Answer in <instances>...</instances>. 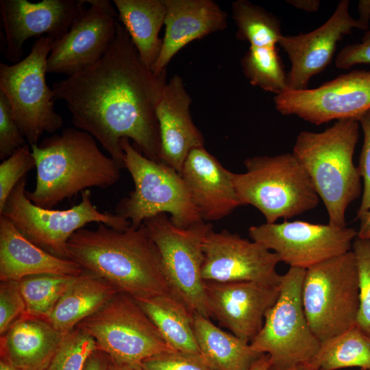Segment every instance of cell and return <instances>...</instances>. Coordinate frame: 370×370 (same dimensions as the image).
<instances>
[{"instance_id":"1","label":"cell","mask_w":370,"mask_h":370,"mask_svg":"<svg viewBox=\"0 0 370 370\" xmlns=\"http://www.w3.org/2000/svg\"><path fill=\"white\" fill-rule=\"evenodd\" d=\"M166 70L155 73L141 61L123 25L101 59L52 85L75 128L90 134L121 168L120 142L128 138L144 156L160 162L156 109L166 84Z\"/></svg>"},{"instance_id":"2","label":"cell","mask_w":370,"mask_h":370,"mask_svg":"<svg viewBox=\"0 0 370 370\" xmlns=\"http://www.w3.org/2000/svg\"><path fill=\"white\" fill-rule=\"evenodd\" d=\"M68 258L135 299L171 294L160 251L144 223L119 230L103 223L81 228L67 243Z\"/></svg>"},{"instance_id":"3","label":"cell","mask_w":370,"mask_h":370,"mask_svg":"<svg viewBox=\"0 0 370 370\" xmlns=\"http://www.w3.org/2000/svg\"><path fill=\"white\" fill-rule=\"evenodd\" d=\"M31 148L36 178L26 195L42 208H52L89 188H109L121 177L120 165L100 150L90 134L77 128H65Z\"/></svg>"},{"instance_id":"4","label":"cell","mask_w":370,"mask_h":370,"mask_svg":"<svg viewBox=\"0 0 370 370\" xmlns=\"http://www.w3.org/2000/svg\"><path fill=\"white\" fill-rule=\"evenodd\" d=\"M355 119L336 121L321 132L301 131L293 149L326 208L328 223L346 226L347 208L361 193L353 156L359 138Z\"/></svg>"},{"instance_id":"5","label":"cell","mask_w":370,"mask_h":370,"mask_svg":"<svg viewBox=\"0 0 370 370\" xmlns=\"http://www.w3.org/2000/svg\"><path fill=\"white\" fill-rule=\"evenodd\" d=\"M243 163L245 172L232 173L237 195L243 206L257 208L266 223L292 218L317 206L319 197L293 153L254 156Z\"/></svg>"},{"instance_id":"6","label":"cell","mask_w":370,"mask_h":370,"mask_svg":"<svg viewBox=\"0 0 370 370\" xmlns=\"http://www.w3.org/2000/svg\"><path fill=\"white\" fill-rule=\"evenodd\" d=\"M124 168L132 176L134 188L116 205L115 214L138 227L160 213H169L177 227H188L201 221L181 175L162 162L144 156L128 138L120 142Z\"/></svg>"},{"instance_id":"7","label":"cell","mask_w":370,"mask_h":370,"mask_svg":"<svg viewBox=\"0 0 370 370\" xmlns=\"http://www.w3.org/2000/svg\"><path fill=\"white\" fill-rule=\"evenodd\" d=\"M301 296L308 324L320 342L355 325L359 285L353 251L306 269Z\"/></svg>"},{"instance_id":"8","label":"cell","mask_w":370,"mask_h":370,"mask_svg":"<svg viewBox=\"0 0 370 370\" xmlns=\"http://www.w3.org/2000/svg\"><path fill=\"white\" fill-rule=\"evenodd\" d=\"M27 176L9 195L0 215L7 217L27 239L54 256L68 258L67 243L75 232L92 222L125 230L130 222L108 212H101L92 201V193H82L80 203L66 210L38 206L26 195Z\"/></svg>"},{"instance_id":"9","label":"cell","mask_w":370,"mask_h":370,"mask_svg":"<svg viewBox=\"0 0 370 370\" xmlns=\"http://www.w3.org/2000/svg\"><path fill=\"white\" fill-rule=\"evenodd\" d=\"M55 40L40 37L29 53L13 64H0V91L8 99L13 115L30 146L45 132L62 127L63 119L54 109L55 95L46 82L47 61Z\"/></svg>"},{"instance_id":"10","label":"cell","mask_w":370,"mask_h":370,"mask_svg":"<svg viewBox=\"0 0 370 370\" xmlns=\"http://www.w3.org/2000/svg\"><path fill=\"white\" fill-rule=\"evenodd\" d=\"M305 273V269L290 267L282 275L279 297L250 343L254 350L269 356L273 368L308 363L319 349L321 342L308 324L302 304Z\"/></svg>"},{"instance_id":"11","label":"cell","mask_w":370,"mask_h":370,"mask_svg":"<svg viewBox=\"0 0 370 370\" xmlns=\"http://www.w3.org/2000/svg\"><path fill=\"white\" fill-rule=\"evenodd\" d=\"M77 327L90 334L97 349L119 365H140L147 358L173 351L136 301L121 292Z\"/></svg>"},{"instance_id":"12","label":"cell","mask_w":370,"mask_h":370,"mask_svg":"<svg viewBox=\"0 0 370 370\" xmlns=\"http://www.w3.org/2000/svg\"><path fill=\"white\" fill-rule=\"evenodd\" d=\"M143 223L160 251L171 294L193 314L211 318L201 268L204 239L212 225L201 221L186 228L178 227L165 213L150 217Z\"/></svg>"},{"instance_id":"13","label":"cell","mask_w":370,"mask_h":370,"mask_svg":"<svg viewBox=\"0 0 370 370\" xmlns=\"http://www.w3.org/2000/svg\"><path fill=\"white\" fill-rule=\"evenodd\" d=\"M251 240L278 255L290 267L308 269L352 250L358 231L347 226L284 221L249 228Z\"/></svg>"},{"instance_id":"14","label":"cell","mask_w":370,"mask_h":370,"mask_svg":"<svg viewBox=\"0 0 370 370\" xmlns=\"http://www.w3.org/2000/svg\"><path fill=\"white\" fill-rule=\"evenodd\" d=\"M276 110L319 125L357 119L370 110V71L353 70L316 88L288 90L273 98Z\"/></svg>"},{"instance_id":"15","label":"cell","mask_w":370,"mask_h":370,"mask_svg":"<svg viewBox=\"0 0 370 370\" xmlns=\"http://www.w3.org/2000/svg\"><path fill=\"white\" fill-rule=\"evenodd\" d=\"M204 281L253 282L279 286L282 275L276 271L278 255L260 243L227 230L212 229L203 242Z\"/></svg>"},{"instance_id":"16","label":"cell","mask_w":370,"mask_h":370,"mask_svg":"<svg viewBox=\"0 0 370 370\" xmlns=\"http://www.w3.org/2000/svg\"><path fill=\"white\" fill-rule=\"evenodd\" d=\"M86 0H1L0 13L5 32V58L13 64L22 60L23 45L33 36L55 40L68 32L84 10Z\"/></svg>"},{"instance_id":"17","label":"cell","mask_w":370,"mask_h":370,"mask_svg":"<svg viewBox=\"0 0 370 370\" xmlns=\"http://www.w3.org/2000/svg\"><path fill=\"white\" fill-rule=\"evenodd\" d=\"M205 292L210 317L250 343L262 329L267 312L276 302L280 286L205 281Z\"/></svg>"},{"instance_id":"18","label":"cell","mask_w":370,"mask_h":370,"mask_svg":"<svg viewBox=\"0 0 370 370\" xmlns=\"http://www.w3.org/2000/svg\"><path fill=\"white\" fill-rule=\"evenodd\" d=\"M349 5L348 0L339 1L327 21L308 33L282 36L278 45L291 63L287 73L288 90L307 89L310 79L330 64L337 43L353 29H359Z\"/></svg>"},{"instance_id":"19","label":"cell","mask_w":370,"mask_h":370,"mask_svg":"<svg viewBox=\"0 0 370 370\" xmlns=\"http://www.w3.org/2000/svg\"><path fill=\"white\" fill-rule=\"evenodd\" d=\"M117 22L97 7L84 9L68 32L54 41L47 72L71 76L97 63L109 48Z\"/></svg>"},{"instance_id":"20","label":"cell","mask_w":370,"mask_h":370,"mask_svg":"<svg viewBox=\"0 0 370 370\" xmlns=\"http://www.w3.org/2000/svg\"><path fill=\"white\" fill-rule=\"evenodd\" d=\"M232 173L204 147L187 156L180 175L203 221L221 219L243 206Z\"/></svg>"},{"instance_id":"21","label":"cell","mask_w":370,"mask_h":370,"mask_svg":"<svg viewBox=\"0 0 370 370\" xmlns=\"http://www.w3.org/2000/svg\"><path fill=\"white\" fill-rule=\"evenodd\" d=\"M191 103L183 79L175 75L166 83L156 109L160 138V162L180 174L190 151L204 147L203 135L190 115Z\"/></svg>"},{"instance_id":"22","label":"cell","mask_w":370,"mask_h":370,"mask_svg":"<svg viewBox=\"0 0 370 370\" xmlns=\"http://www.w3.org/2000/svg\"><path fill=\"white\" fill-rule=\"evenodd\" d=\"M165 32L162 49L152 71L160 73L190 42L227 26V14L212 0H165Z\"/></svg>"},{"instance_id":"23","label":"cell","mask_w":370,"mask_h":370,"mask_svg":"<svg viewBox=\"0 0 370 370\" xmlns=\"http://www.w3.org/2000/svg\"><path fill=\"white\" fill-rule=\"evenodd\" d=\"M83 269L74 261L45 251L27 239L5 216L0 215V280L34 275H79Z\"/></svg>"},{"instance_id":"24","label":"cell","mask_w":370,"mask_h":370,"mask_svg":"<svg viewBox=\"0 0 370 370\" xmlns=\"http://www.w3.org/2000/svg\"><path fill=\"white\" fill-rule=\"evenodd\" d=\"M65 335L47 319L25 312L1 336V360L23 370H45Z\"/></svg>"},{"instance_id":"25","label":"cell","mask_w":370,"mask_h":370,"mask_svg":"<svg viewBox=\"0 0 370 370\" xmlns=\"http://www.w3.org/2000/svg\"><path fill=\"white\" fill-rule=\"evenodd\" d=\"M117 20L127 30L143 64L152 70L160 56L164 25L165 0H114Z\"/></svg>"},{"instance_id":"26","label":"cell","mask_w":370,"mask_h":370,"mask_svg":"<svg viewBox=\"0 0 370 370\" xmlns=\"http://www.w3.org/2000/svg\"><path fill=\"white\" fill-rule=\"evenodd\" d=\"M118 293L107 281L84 271L76 277L47 319L58 330L66 334Z\"/></svg>"},{"instance_id":"27","label":"cell","mask_w":370,"mask_h":370,"mask_svg":"<svg viewBox=\"0 0 370 370\" xmlns=\"http://www.w3.org/2000/svg\"><path fill=\"white\" fill-rule=\"evenodd\" d=\"M193 330L201 356L212 370H249L265 354L197 313L193 314Z\"/></svg>"},{"instance_id":"28","label":"cell","mask_w":370,"mask_h":370,"mask_svg":"<svg viewBox=\"0 0 370 370\" xmlns=\"http://www.w3.org/2000/svg\"><path fill=\"white\" fill-rule=\"evenodd\" d=\"M135 300L171 348L201 356L193 330V313L182 301L172 294Z\"/></svg>"},{"instance_id":"29","label":"cell","mask_w":370,"mask_h":370,"mask_svg":"<svg viewBox=\"0 0 370 370\" xmlns=\"http://www.w3.org/2000/svg\"><path fill=\"white\" fill-rule=\"evenodd\" d=\"M314 370L359 367L370 370V336L356 325L323 342L308 362Z\"/></svg>"},{"instance_id":"30","label":"cell","mask_w":370,"mask_h":370,"mask_svg":"<svg viewBox=\"0 0 370 370\" xmlns=\"http://www.w3.org/2000/svg\"><path fill=\"white\" fill-rule=\"evenodd\" d=\"M232 18L237 27L236 37L250 46H276L283 36L279 19L248 0L232 3Z\"/></svg>"},{"instance_id":"31","label":"cell","mask_w":370,"mask_h":370,"mask_svg":"<svg viewBox=\"0 0 370 370\" xmlns=\"http://www.w3.org/2000/svg\"><path fill=\"white\" fill-rule=\"evenodd\" d=\"M241 64L244 75L252 86L275 95L288 90L287 73L276 46H249Z\"/></svg>"},{"instance_id":"32","label":"cell","mask_w":370,"mask_h":370,"mask_svg":"<svg viewBox=\"0 0 370 370\" xmlns=\"http://www.w3.org/2000/svg\"><path fill=\"white\" fill-rule=\"evenodd\" d=\"M77 275L39 274L19 281L26 313L47 318Z\"/></svg>"},{"instance_id":"33","label":"cell","mask_w":370,"mask_h":370,"mask_svg":"<svg viewBox=\"0 0 370 370\" xmlns=\"http://www.w3.org/2000/svg\"><path fill=\"white\" fill-rule=\"evenodd\" d=\"M97 345L94 338L77 327L67 333L45 370H83Z\"/></svg>"},{"instance_id":"34","label":"cell","mask_w":370,"mask_h":370,"mask_svg":"<svg viewBox=\"0 0 370 370\" xmlns=\"http://www.w3.org/2000/svg\"><path fill=\"white\" fill-rule=\"evenodd\" d=\"M352 250L358 272L359 306L356 325L370 336V240L357 236Z\"/></svg>"},{"instance_id":"35","label":"cell","mask_w":370,"mask_h":370,"mask_svg":"<svg viewBox=\"0 0 370 370\" xmlns=\"http://www.w3.org/2000/svg\"><path fill=\"white\" fill-rule=\"evenodd\" d=\"M34 168L36 162L27 144L3 160L0 164V212L14 187Z\"/></svg>"},{"instance_id":"36","label":"cell","mask_w":370,"mask_h":370,"mask_svg":"<svg viewBox=\"0 0 370 370\" xmlns=\"http://www.w3.org/2000/svg\"><path fill=\"white\" fill-rule=\"evenodd\" d=\"M25 144V137L13 115L10 102L0 91V158L5 160Z\"/></svg>"},{"instance_id":"37","label":"cell","mask_w":370,"mask_h":370,"mask_svg":"<svg viewBox=\"0 0 370 370\" xmlns=\"http://www.w3.org/2000/svg\"><path fill=\"white\" fill-rule=\"evenodd\" d=\"M26 312L25 302L19 282L9 280L0 283V336Z\"/></svg>"},{"instance_id":"38","label":"cell","mask_w":370,"mask_h":370,"mask_svg":"<svg viewBox=\"0 0 370 370\" xmlns=\"http://www.w3.org/2000/svg\"><path fill=\"white\" fill-rule=\"evenodd\" d=\"M140 367L143 370H212L201 356L175 350L147 358Z\"/></svg>"},{"instance_id":"39","label":"cell","mask_w":370,"mask_h":370,"mask_svg":"<svg viewBox=\"0 0 370 370\" xmlns=\"http://www.w3.org/2000/svg\"><path fill=\"white\" fill-rule=\"evenodd\" d=\"M357 120L364 134L358 166L360 177L363 180L364 187L356 218L370 210V110L360 116Z\"/></svg>"},{"instance_id":"40","label":"cell","mask_w":370,"mask_h":370,"mask_svg":"<svg viewBox=\"0 0 370 370\" xmlns=\"http://www.w3.org/2000/svg\"><path fill=\"white\" fill-rule=\"evenodd\" d=\"M361 64H370V27L360 42L346 45L335 59V65L340 69H348Z\"/></svg>"},{"instance_id":"41","label":"cell","mask_w":370,"mask_h":370,"mask_svg":"<svg viewBox=\"0 0 370 370\" xmlns=\"http://www.w3.org/2000/svg\"><path fill=\"white\" fill-rule=\"evenodd\" d=\"M108 356L97 348L86 360L83 370H108Z\"/></svg>"},{"instance_id":"42","label":"cell","mask_w":370,"mask_h":370,"mask_svg":"<svg viewBox=\"0 0 370 370\" xmlns=\"http://www.w3.org/2000/svg\"><path fill=\"white\" fill-rule=\"evenodd\" d=\"M359 17L356 19L359 29L368 30L370 21V0H360L358 3Z\"/></svg>"},{"instance_id":"43","label":"cell","mask_w":370,"mask_h":370,"mask_svg":"<svg viewBox=\"0 0 370 370\" xmlns=\"http://www.w3.org/2000/svg\"><path fill=\"white\" fill-rule=\"evenodd\" d=\"M286 2L292 6L308 12H314L319 10V0H287Z\"/></svg>"},{"instance_id":"44","label":"cell","mask_w":370,"mask_h":370,"mask_svg":"<svg viewBox=\"0 0 370 370\" xmlns=\"http://www.w3.org/2000/svg\"><path fill=\"white\" fill-rule=\"evenodd\" d=\"M360 221L358 237L370 240V210L356 218Z\"/></svg>"},{"instance_id":"45","label":"cell","mask_w":370,"mask_h":370,"mask_svg":"<svg viewBox=\"0 0 370 370\" xmlns=\"http://www.w3.org/2000/svg\"><path fill=\"white\" fill-rule=\"evenodd\" d=\"M86 3H89L90 6L97 7L107 13L110 14L114 18H118V12L112 6L111 2L108 0H86Z\"/></svg>"},{"instance_id":"46","label":"cell","mask_w":370,"mask_h":370,"mask_svg":"<svg viewBox=\"0 0 370 370\" xmlns=\"http://www.w3.org/2000/svg\"><path fill=\"white\" fill-rule=\"evenodd\" d=\"M271 367L270 357L268 354H264L249 370H269Z\"/></svg>"},{"instance_id":"47","label":"cell","mask_w":370,"mask_h":370,"mask_svg":"<svg viewBox=\"0 0 370 370\" xmlns=\"http://www.w3.org/2000/svg\"><path fill=\"white\" fill-rule=\"evenodd\" d=\"M108 370H143L140 365H119L109 360Z\"/></svg>"},{"instance_id":"48","label":"cell","mask_w":370,"mask_h":370,"mask_svg":"<svg viewBox=\"0 0 370 370\" xmlns=\"http://www.w3.org/2000/svg\"><path fill=\"white\" fill-rule=\"evenodd\" d=\"M269 370H314V369H312L308 363H304V364H300L297 366L285 369H279L273 368L271 366L269 368Z\"/></svg>"},{"instance_id":"49","label":"cell","mask_w":370,"mask_h":370,"mask_svg":"<svg viewBox=\"0 0 370 370\" xmlns=\"http://www.w3.org/2000/svg\"><path fill=\"white\" fill-rule=\"evenodd\" d=\"M0 370H23L3 360L0 361Z\"/></svg>"}]
</instances>
